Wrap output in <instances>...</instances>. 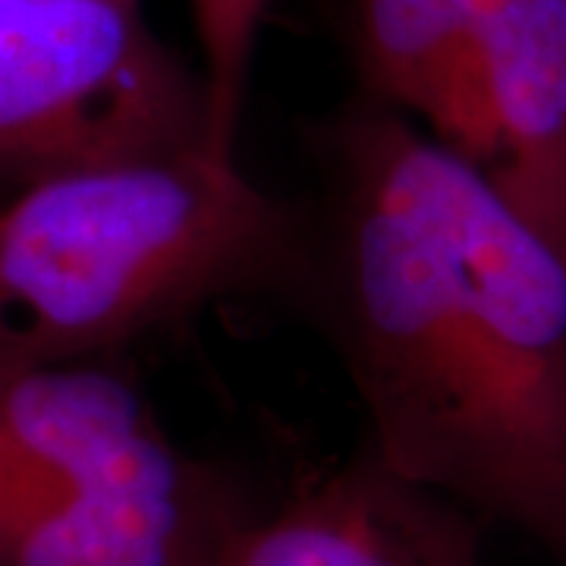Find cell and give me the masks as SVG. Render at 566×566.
<instances>
[{
    "mask_svg": "<svg viewBox=\"0 0 566 566\" xmlns=\"http://www.w3.org/2000/svg\"><path fill=\"white\" fill-rule=\"evenodd\" d=\"M322 139L296 290L363 400L368 447L566 566V262L371 92Z\"/></svg>",
    "mask_w": 566,
    "mask_h": 566,
    "instance_id": "cell-1",
    "label": "cell"
},
{
    "mask_svg": "<svg viewBox=\"0 0 566 566\" xmlns=\"http://www.w3.org/2000/svg\"><path fill=\"white\" fill-rule=\"evenodd\" d=\"M214 566H482V520L365 444L271 506H249Z\"/></svg>",
    "mask_w": 566,
    "mask_h": 566,
    "instance_id": "cell-5",
    "label": "cell"
},
{
    "mask_svg": "<svg viewBox=\"0 0 566 566\" xmlns=\"http://www.w3.org/2000/svg\"><path fill=\"white\" fill-rule=\"evenodd\" d=\"M305 237L208 148L35 182L0 205V359L95 363L214 300L296 290Z\"/></svg>",
    "mask_w": 566,
    "mask_h": 566,
    "instance_id": "cell-2",
    "label": "cell"
},
{
    "mask_svg": "<svg viewBox=\"0 0 566 566\" xmlns=\"http://www.w3.org/2000/svg\"><path fill=\"white\" fill-rule=\"evenodd\" d=\"M494 151L485 177L566 262V0H469Z\"/></svg>",
    "mask_w": 566,
    "mask_h": 566,
    "instance_id": "cell-6",
    "label": "cell"
},
{
    "mask_svg": "<svg viewBox=\"0 0 566 566\" xmlns=\"http://www.w3.org/2000/svg\"><path fill=\"white\" fill-rule=\"evenodd\" d=\"M271 0H189L202 44V80L208 92V151L237 158L255 44Z\"/></svg>",
    "mask_w": 566,
    "mask_h": 566,
    "instance_id": "cell-8",
    "label": "cell"
},
{
    "mask_svg": "<svg viewBox=\"0 0 566 566\" xmlns=\"http://www.w3.org/2000/svg\"><path fill=\"white\" fill-rule=\"evenodd\" d=\"M208 148V92L142 10L0 0V189Z\"/></svg>",
    "mask_w": 566,
    "mask_h": 566,
    "instance_id": "cell-4",
    "label": "cell"
},
{
    "mask_svg": "<svg viewBox=\"0 0 566 566\" xmlns=\"http://www.w3.org/2000/svg\"><path fill=\"white\" fill-rule=\"evenodd\" d=\"M249 506L102 359H0V566H214Z\"/></svg>",
    "mask_w": 566,
    "mask_h": 566,
    "instance_id": "cell-3",
    "label": "cell"
},
{
    "mask_svg": "<svg viewBox=\"0 0 566 566\" xmlns=\"http://www.w3.org/2000/svg\"><path fill=\"white\" fill-rule=\"evenodd\" d=\"M98 3H117V7H133V10L142 7V0H98Z\"/></svg>",
    "mask_w": 566,
    "mask_h": 566,
    "instance_id": "cell-9",
    "label": "cell"
},
{
    "mask_svg": "<svg viewBox=\"0 0 566 566\" xmlns=\"http://www.w3.org/2000/svg\"><path fill=\"white\" fill-rule=\"evenodd\" d=\"M365 92L400 107L479 167L491 164V111L469 0H353Z\"/></svg>",
    "mask_w": 566,
    "mask_h": 566,
    "instance_id": "cell-7",
    "label": "cell"
}]
</instances>
